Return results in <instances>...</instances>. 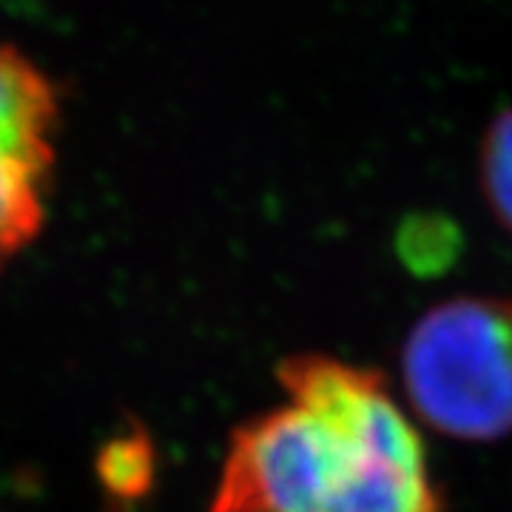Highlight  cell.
I'll return each mask as SVG.
<instances>
[{"label":"cell","mask_w":512,"mask_h":512,"mask_svg":"<svg viewBox=\"0 0 512 512\" xmlns=\"http://www.w3.org/2000/svg\"><path fill=\"white\" fill-rule=\"evenodd\" d=\"M276 379L285 402L234 427L208 512H447L379 370L296 353Z\"/></svg>","instance_id":"1"},{"label":"cell","mask_w":512,"mask_h":512,"mask_svg":"<svg viewBox=\"0 0 512 512\" xmlns=\"http://www.w3.org/2000/svg\"><path fill=\"white\" fill-rule=\"evenodd\" d=\"M402 384L416 419L447 439L512 436V299L456 296L410 328Z\"/></svg>","instance_id":"2"},{"label":"cell","mask_w":512,"mask_h":512,"mask_svg":"<svg viewBox=\"0 0 512 512\" xmlns=\"http://www.w3.org/2000/svg\"><path fill=\"white\" fill-rule=\"evenodd\" d=\"M55 128L52 83L15 49L0 46V271L43 228Z\"/></svg>","instance_id":"3"},{"label":"cell","mask_w":512,"mask_h":512,"mask_svg":"<svg viewBox=\"0 0 512 512\" xmlns=\"http://www.w3.org/2000/svg\"><path fill=\"white\" fill-rule=\"evenodd\" d=\"M481 191L498 225L512 234V109L498 114L484 134Z\"/></svg>","instance_id":"4"}]
</instances>
